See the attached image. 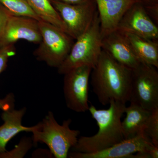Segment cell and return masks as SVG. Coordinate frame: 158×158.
<instances>
[{"label":"cell","mask_w":158,"mask_h":158,"mask_svg":"<svg viewBox=\"0 0 158 158\" xmlns=\"http://www.w3.org/2000/svg\"><path fill=\"white\" fill-rule=\"evenodd\" d=\"M39 21L32 17L12 15L0 36V45L15 44L20 40L39 44L42 39Z\"/></svg>","instance_id":"11"},{"label":"cell","mask_w":158,"mask_h":158,"mask_svg":"<svg viewBox=\"0 0 158 158\" xmlns=\"http://www.w3.org/2000/svg\"><path fill=\"white\" fill-rule=\"evenodd\" d=\"M125 113L126 116L121 123L125 139L144 134V129L151 111L136 104L130 103V106L126 108Z\"/></svg>","instance_id":"15"},{"label":"cell","mask_w":158,"mask_h":158,"mask_svg":"<svg viewBox=\"0 0 158 158\" xmlns=\"http://www.w3.org/2000/svg\"><path fill=\"white\" fill-rule=\"evenodd\" d=\"M107 110H98L91 105L88 111L95 119L98 131L94 135L78 138L73 147L77 152L93 153L100 151L119 143L125 139L121 118L125 113L126 103L112 100Z\"/></svg>","instance_id":"2"},{"label":"cell","mask_w":158,"mask_h":158,"mask_svg":"<svg viewBox=\"0 0 158 158\" xmlns=\"http://www.w3.org/2000/svg\"><path fill=\"white\" fill-rule=\"evenodd\" d=\"M153 145L149 138L144 134L133 138L124 139L100 151L93 153L75 152L69 153L70 158H135L134 154L144 153L150 158L149 152Z\"/></svg>","instance_id":"9"},{"label":"cell","mask_w":158,"mask_h":158,"mask_svg":"<svg viewBox=\"0 0 158 158\" xmlns=\"http://www.w3.org/2000/svg\"><path fill=\"white\" fill-rule=\"evenodd\" d=\"M41 42L34 51L36 59L58 68L70 52L73 39L64 31L42 20L39 21Z\"/></svg>","instance_id":"5"},{"label":"cell","mask_w":158,"mask_h":158,"mask_svg":"<svg viewBox=\"0 0 158 158\" xmlns=\"http://www.w3.org/2000/svg\"><path fill=\"white\" fill-rule=\"evenodd\" d=\"M27 1L40 20L43 21L56 26L67 34L65 23L52 5L50 0Z\"/></svg>","instance_id":"17"},{"label":"cell","mask_w":158,"mask_h":158,"mask_svg":"<svg viewBox=\"0 0 158 158\" xmlns=\"http://www.w3.org/2000/svg\"><path fill=\"white\" fill-rule=\"evenodd\" d=\"M26 111V107L3 111L1 117L4 123L0 126V153L7 151L6 147L8 142L19 133H32L37 128V124L32 127L23 125L22 119Z\"/></svg>","instance_id":"14"},{"label":"cell","mask_w":158,"mask_h":158,"mask_svg":"<svg viewBox=\"0 0 158 158\" xmlns=\"http://www.w3.org/2000/svg\"><path fill=\"white\" fill-rule=\"evenodd\" d=\"M0 3L13 15L27 16L40 20L27 0H0Z\"/></svg>","instance_id":"18"},{"label":"cell","mask_w":158,"mask_h":158,"mask_svg":"<svg viewBox=\"0 0 158 158\" xmlns=\"http://www.w3.org/2000/svg\"><path fill=\"white\" fill-rule=\"evenodd\" d=\"M50 1L65 23L67 34L74 40L88 29L98 12L95 0L79 4Z\"/></svg>","instance_id":"7"},{"label":"cell","mask_w":158,"mask_h":158,"mask_svg":"<svg viewBox=\"0 0 158 158\" xmlns=\"http://www.w3.org/2000/svg\"><path fill=\"white\" fill-rule=\"evenodd\" d=\"M141 3L145 9L158 8V0H138Z\"/></svg>","instance_id":"24"},{"label":"cell","mask_w":158,"mask_h":158,"mask_svg":"<svg viewBox=\"0 0 158 158\" xmlns=\"http://www.w3.org/2000/svg\"><path fill=\"white\" fill-rule=\"evenodd\" d=\"M71 119L69 118L59 124L53 113L49 111L32 132L33 143L46 144L55 158L68 157L69 149L76 144L80 134L78 130L71 129Z\"/></svg>","instance_id":"3"},{"label":"cell","mask_w":158,"mask_h":158,"mask_svg":"<svg viewBox=\"0 0 158 158\" xmlns=\"http://www.w3.org/2000/svg\"><path fill=\"white\" fill-rule=\"evenodd\" d=\"M129 102L149 111L158 108L157 68L141 63L132 69Z\"/></svg>","instance_id":"6"},{"label":"cell","mask_w":158,"mask_h":158,"mask_svg":"<svg viewBox=\"0 0 158 158\" xmlns=\"http://www.w3.org/2000/svg\"><path fill=\"white\" fill-rule=\"evenodd\" d=\"M16 54L15 44L0 45V74L6 69L9 58Z\"/></svg>","instance_id":"21"},{"label":"cell","mask_w":158,"mask_h":158,"mask_svg":"<svg viewBox=\"0 0 158 158\" xmlns=\"http://www.w3.org/2000/svg\"><path fill=\"white\" fill-rule=\"evenodd\" d=\"M15 98L13 93L7 94L4 98L0 99V110L3 111L14 109Z\"/></svg>","instance_id":"22"},{"label":"cell","mask_w":158,"mask_h":158,"mask_svg":"<svg viewBox=\"0 0 158 158\" xmlns=\"http://www.w3.org/2000/svg\"><path fill=\"white\" fill-rule=\"evenodd\" d=\"M92 68L82 66L64 74L63 92L67 108L77 113L88 111V87Z\"/></svg>","instance_id":"8"},{"label":"cell","mask_w":158,"mask_h":158,"mask_svg":"<svg viewBox=\"0 0 158 158\" xmlns=\"http://www.w3.org/2000/svg\"><path fill=\"white\" fill-rule=\"evenodd\" d=\"M102 37L98 11L90 25L76 39L70 52L58 68L63 74L73 69L88 66L92 69L96 65L101 54Z\"/></svg>","instance_id":"4"},{"label":"cell","mask_w":158,"mask_h":158,"mask_svg":"<svg viewBox=\"0 0 158 158\" xmlns=\"http://www.w3.org/2000/svg\"><path fill=\"white\" fill-rule=\"evenodd\" d=\"M134 53L141 63L158 68V41L125 34Z\"/></svg>","instance_id":"16"},{"label":"cell","mask_w":158,"mask_h":158,"mask_svg":"<svg viewBox=\"0 0 158 158\" xmlns=\"http://www.w3.org/2000/svg\"><path fill=\"white\" fill-rule=\"evenodd\" d=\"M32 138L24 137L11 151L0 153V158H23L33 146Z\"/></svg>","instance_id":"19"},{"label":"cell","mask_w":158,"mask_h":158,"mask_svg":"<svg viewBox=\"0 0 158 158\" xmlns=\"http://www.w3.org/2000/svg\"><path fill=\"white\" fill-rule=\"evenodd\" d=\"M144 133L152 144L158 147V108L151 111Z\"/></svg>","instance_id":"20"},{"label":"cell","mask_w":158,"mask_h":158,"mask_svg":"<svg viewBox=\"0 0 158 158\" xmlns=\"http://www.w3.org/2000/svg\"><path fill=\"white\" fill-rule=\"evenodd\" d=\"M102 38L116 31L127 11L138 0H95Z\"/></svg>","instance_id":"12"},{"label":"cell","mask_w":158,"mask_h":158,"mask_svg":"<svg viewBox=\"0 0 158 158\" xmlns=\"http://www.w3.org/2000/svg\"><path fill=\"white\" fill-rule=\"evenodd\" d=\"M132 69L123 65L102 49L96 65L92 69L91 85L103 106L112 100L129 102Z\"/></svg>","instance_id":"1"},{"label":"cell","mask_w":158,"mask_h":158,"mask_svg":"<svg viewBox=\"0 0 158 158\" xmlns=\"http://www.w3.org/2000/svg\"><path fill=\"white\" fill-rule=\"evenodd\" d=\"M12 14L0 3V36L2 35L7 22Z\"/></svg>","instance_id":"23"},{"label":"cell","mask_w":158,"mask_h":158,"mask_svg":"<svg viewBox=\"0 0 158 158\" xmlns=\"http://www.w3.org/2000/svg\"><path fill=\"white\" fill-rule=\"evenodd\" d=\"M116 30L146 39L158 41V25L148 14L139 2L135 3L125 13Z\"/></svg>","instance_id":"10"},{"label":"cell","mask_w":158,"mask_h":158,"mask_svg":"<svg viewBox=\"0 0 158 158\" xmlns=\"http://www.w3.org/2000/svg\"><path fill=\"white\" fill-rule=\"evenodd\" d=\"M63 2L70 4H79L88 2L92 0H58Z\"/></svg>","instance_id":"25"},{"label":"cell","mask_w":158,"mask_h":158,"mask_svg":"<svg viewBox=\"0 0 158 158\" xmlns=\"http://www.w3.org/2000/svg\"><path fill=\"white\" fill-rule=\"evenodd\" d=\"M102 47L116 61L131 69L136 68L141 63L134 53L126 34L118 30L102 38Z\"/></svg>","instance_id":"13"}]
</instances>
